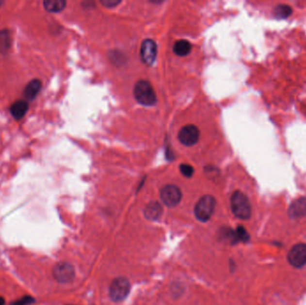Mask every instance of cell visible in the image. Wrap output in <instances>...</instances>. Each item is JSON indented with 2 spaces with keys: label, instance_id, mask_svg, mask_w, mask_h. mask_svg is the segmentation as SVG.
<instances>
[{
  "label": "cell",
  "instance_id": "cell-1",
  "mask_svg": "<svg viewBox=\"0 0 306 305\" xmlns=\"http://www.w3.org/2000/svg\"><path fill=\"white\" fill-rule=\"evenodd\" d=\"M233 214L237 219H248L252 215V206L248 197L240 191H236L230 199Z\"/></svg>",
  "mask_w": 306,
  "mask_h": 305
},
{
  "label": "cell",
  "instance_id": "cell-2",
  "mask_svg": "<svg viewBox=\"0 0 306 305\" xmlns=\"http://www.w3.org/2000/svg\"><path fill=\"white\" fill-rule=\"evenodd\" d=\"M133 95L137 102L143 106L150 107L156 104V93L150 81L145 80L137 81L134 85Z\"/></svg>",
  "mask_w": 306,
  "mask_h": 305
},
{
  "label": "cell",
  "instance_id": "cell-3",
  "mask_svg": "<svg viewBox=\"0 0 306 305\" xmlns=\"http://www.w3.org/2000/svg\"><path fill=\"white\" fill-rule=\"evenodd\" d=\"M216 207V199L213 196L204 195L198 201L194 208V214L197 219L206 222L212 216Z\"/></svg>",
  "mask_w": 306,
  "mask_h": 305
},
{
  "label": "cell",
  "instance_id": "cell-4",
  "mask_svg": "<svg viewBox=\"0 0 306 305\" xmlns=\"http://www.w3.org/2000/svg\"><path fill=\"white\" fill-rule=\"evenodd\" d=\"M130 292V283L125 277H116L110 287V296L115 302H121L127 298Z\"/></svg>",
  "mask_w": 306,
  "mask_h": 305
},
{
  "label": "cell",
  "instance_id": "cell-5",
  "mask_svg": "<svg viewBox=\"0 0 306 305\" xmlns=\"http://www.w3.org/2000/svg\"><path fill=\"white\" fill-rule=\"evenodd\" d=\"M161 199L167 207H176L181 202L182 193L177 186L168 184L164 186L161 191Z\"/></svg>",
  "mask_w": 306,
  "mask_h": 305
},
{
  "label": "cell",
  "instance_id": "cell-6",
  "mask_svg": "<svg viewBox=\"0 0 306 305\" xmlns=\"http://www.w3.org/2000/svg\"><path fill=\"white\" fill-rule=\"evenodd\" d=\"M288 260L291 266L302 268L306 264V244L297 243L290 249L288 254Z\"/></svg>",
  "mask_w": 306,
  "mask_h": 305
},
{
  "label": "cell",
  "instance_id": "cell-7",
  "mask_svg": "<svg viewBox=\"0 0 306 305\" xmlns=\"http://www.w3.org/2000/svg\"><path fill=\"white\" fill-rule=\"evenodd\" d=\"M157 54H158V47L156 42L153 40L147 39L143 41L141 45L140 55L143 62L147 65H152L156 60Z\"/></svg>",
  "mask_w": 306,
  "mask_h": 305
},
{
  "label": "cell",
  "instance_id": "cell-8",
  "mask_svg": "<svg viewBox=\"0 0 306 305\" xmlns=\"http://www.w3.org/2000/svg\"><path fill=\"white\" fill-rule=\"evenodd\" d=\"M200 138V130L194 125H187L178 132V140L185 146H193Z\"/></svg>",
  "mask_w": 306,
  "mask_h": 305
},
{
  "label": "cell",
  "instance_id": "cell-9",
  "mask_svg": "<svg viewBox=\"0 0 306 305\" xmlns=\"http://www.w3.org/2000/svg\"><path fill=\"white\" fill-rule=\"evenodd\" d=\"M53 274L58 282L70 283L75 277V269L69 263L60 262L54 268Z\"/></svg>",
  "mask_w": 306,
  "mask_h": 305
},
{
  "label": "cell",
  "instance_id": "cell-10",
  "mask_svg": "<svg viewBox=\"0 0 306 305\" xmlns=\"http://www.w3.org/2000/svg\"><path fill=\"white\" fill-rule=\"evenodd\" d=\"M289 215L291 219H300L306 216V197H300L291 203Z\"/></svg>",
  "mask_w": 306,
  "mask_h": 305
},
{
  "label": "cell",
  "instance_id": "cell-11",
  "mask_svg": "<svg viewBox=\"0 0 306 305\" xmlns=\"http://www.w3.org/2000/svg\"><path fill=\"white\" fill-rule=\"evenodd\" d=\"M41 81L38 79H34L30 81L29 83L26 85L24 92H23V96L27 100H32L36 98V96L38 95V93L40 92L41 89Z\"/></svg>",
  "mask_w": 306,
  "mask_h": 305
},
{
  "label": "cell",
  "instance_id": "cell-12",
  "mask_svg": "<svg viewBox=\"0 0 306 305\" xmlns=\"http://www.w3.org/2000/svg\"><path fill=\"white\" fill-rule=\"evenodd\" d=\"M162 214L161 205L157 202H150L145 209V218L149 220H156Z\"/></svg>",
  "mask_w": 306,
  "mask_h": 305
},
{
  "label": "cell",
  "instance_id": "cell-13",
  "mask_svg": "<svg viewBox=\"0 0 306 305\" xmlns=\"http://www.w3.org/2000/svg\"><path fill=\"white\" fill-rule=\"evenodd\" d=\"M28 110V103L24 100H17L13 104L10 108V112L13 117L16 119H22Z\"/></svg>",
  "mask_w": 306,
  "mask_h": 305
},
{
  "label": "cell",
  "instance_id": "cell-14",
  "mask_svg": "<svg viewBox=\"0 0 306 305\" xmlns=\"http://www.w3.org/2000/svg\"><path fill=\"white\" fill-rule=\"evenodd\" d=\"M192 50L190 42L186 40H179L176 41L173 46V51L178 57H185Z\"/></svg>",
  "mask_w": 306,
  "mask_h": 305
},
{
  "label": "cell",
  "instance_id": "cell-15",
  "mask_svg": "<svg viewBox=\"0 0 306 305\" xmlns=\"http://www.w3.org/2000/svg\"><path fill=\"white\" fill-rule=\"evenodd\" d=\"M43 6L47 11L59 13L64 9L66 2L64 0H45L43 2Z\"/></svg>",
  "mask_w": 306,
  "mask_h": 305
},
{
  "label": "cell",
  "instance_id": "cell-16",
  "mask_svg": "<svg viewBox=\"0 0 306 305\" xmlns=\"http://www.w3.org/2000/svg\"><path fill=\"white\" fill-rule=\"evenodd\" d=\"M11 46V37L7 30L0 32V52L6 53Z\"/></svg>",
  "mask_w": 306,
  "mask_h": 305
},
{
  "label": "cell",
  "instance_id": "cell-17",
  "mask_svg": "<svg viewBox=\"0 0 306 305\" xmlns=\"http://www.w3.org/2000/svg\"><path fill=\"white\" fill-rule=\"evenodd\" d=\"M292 8L288 5H278L274 9V16L277 19H287L292 15Z\"/></svg>",
  "mask_w": 306,
  "mask_h": 305
},
{
  "label": "cell",
  "instance_id": "cell-18",
  "mask_svg": "<svg viewBox=\"0 0 306 305\" xmlns=\"http://www.w3.org/2000/svg\"><path fill=\"white\" fill-rule=\"evenodd\" d=\"M234 237H235V242H238V241L247 242L249 240L248 233L243 226L237 227V230L234 232Z\"/></svg>",
  "mask_w": 306,
  "mask_h": 305
},
{
  "label": "cell",
  "instance_id": "cell-19",
  "mask_svg": "<svg viewBox=\"0 0 306 305\" xmlns=\"http://www.w3.org/2000/svg\"><path fill=\"white\" fill-rule=\"evenodd\" d=\"M180 172L185 176V177H191L193 173H194V169L191 165L188 164H181L179 167Z\"/></svg>",
  "mask_w": 306,
  "mask_h": 305
},
{
  "label": "cell",
  "instance_id": "cell-20",
  "mask_svg": "<svg viewBox=\"0 0 306 305\" xmlns=\"http://www.w3.org/2000/svg\"><path fill=\"white\" fill-rule=\"evenodd\" d=\"M100 4L107 8H113V7L118 6L119 4H121V1H119V0H102V1H100Z\"/></svg>",
  "mask_w": 306,
  "mask_h": 305
},
{
  "label": "cell",
  "instance_id": "cell-21",
  "mask_svg": "<svg viewBox=\"0 0 306 305\" xmlns=\"http://www.w3.org/2000/svg\"><path fill=\"white\" fill-rule=\"evenodd\" d=\"M5 304H6V301L2 296H0V305H5Z\"/></svg>",
  "mask_w": 306,
  "mask_h": 305
},
{
  "label": "cell",
  "instance_id": "cell-22",
  "mask_svg": "<svg viewBox=\"0 0 306 305\" xmlns=\"http://www.w3.org/2000/svg\"></svg>",
  "mask_w": 306,
  "mask_h": 305
}]
</instances>
